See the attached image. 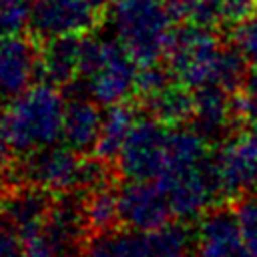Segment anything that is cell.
Segmentation results:
<instances>
[{
	"label": "cell",
	"mask_w": 257,
	"mask_h": 257,
	"mask_svg": "<svg viewBox=\"0 0 257 257\" xmlns=\"http://www.w3.org/2000/svg\"><path fill=\"white\" fill-rule=\"evenodd\" d=\"M169 128L149 112L139 116L118 153V171L128 181L157 179L167 163Z\"/></svg>",
	"instance_id": "cell-7"
},
{
	"label": "cell",
	"mask_w": 257,
	"mask_h": 257,
	"mask_svg": "<svg viewBox=\"0 0 257 257\" xmlns=\"http://www.w3.org/2000/svg\"><path fill=\"white\" fill-rule=\"evenodd\" d=\"M233 46L243 54L247 64L257 68V8L233 28Z\"/></svg>",
	"instance_id": "cell-24"
},
{
	"label": "cell",
	"mask_w": 257,
	"mask_h": 257,
	"mask_svg": "<svg viewBox=\"0 0 257 257\" xmlns=\"http://www.w3.org/2000/svg\"><path fill=\"white\" fill-rule=\"evenodd\" d=\"M139 118V114L126 106L124 102L120 104H112L108 106V110L104 112V120H102V128H100V137L98 143L94 147V157H98L104 163H112L118 159V153L135 124V120Z\"/></svg>",
	"instance_id": "cell-20"
},
{
	"label": "cell",
	"mask_w": 257,
	"mask_h": 257,
	"mask_svg": "<svg viewBox=\"0 0 257 257\" xmlns=\"http://www.w3.org/2000/svg\"><path fill=\"white\" fill-rule=\"evenodd\" d=\"M171 14L181 24L211 26L219 20L217 6L211 0H167Z\"/></svg>",
	"instance_id": "cell-22"
},
{
	"label": "cell",
	"mask_w": 257,
	"mask_h": 257,
	"mask_svg": "<svg viewBox=\"0 0 257 257\" xmlns=\"http://www.w3.org/2000/svg\"><path fill=\"white\" fill-rule=\"evenodd\" d=\"M86 2H90V4L100 12L102 8H106V6H108V2H110V0H86Z\"/></svg>",
	"instance_id": "cell-32"
},
{
	"label": "cell",
	"mask_w": 257,
	"mask_h": 257,
	"mask_svg": "<svg viewBox=\"0 0 257 257\" xmlns=\"http://www.w3.org/2000/svg\"><path fill=\"white\" fill-rule=\"evenodd\" d=\"M118 257H195V233L183 223L149 231H110Z\"/></svg>",
	"instance_id": "cell-8"
},
{
	"label": "cell",
	"mask_w": 257,
	"mask_h": 257,
	"mask_svg": "<svg viewBox=\"0 0 257 257\" xmlns=\"http://www.w3.org/2000/svg\"><path fill=\"white\" fill-rule=\"evenodd\" d=\"M147 100V112L161 120L167 126H179L187 120H193L195 112V92L191 94L189 86L177 82V84H165L157 92L145 96Z\"/></svg>",
	"instance_id": "cell-19"
},
{
	"label": "cell",
	"mask_w": 257,
	"mask_h": 257,
	"mask_svg": "<svg viewBox=\"0 0 257 257\" xmlns=\"http://www.w3.org/2000/svg\"><path fill=\"white\" fill-rule=\"evenodd\" d=\"M0 257H24L22 239L2 211H0Z\"/></svg>",
	"instance_id": "cell-29"
},
{
	"label": "cell",
	"mask_w": 257,
	"mask_h": 257,
	"mask_svg": "<svg viewBox=\"0 0 257 257\" xmlns=\"http://www.w3.org/2000/svg\"><path fill=\"white\" fill-rule=\"evenodd\" d=\"M12 145H10V139H8V131H6V124H4V116H0V171L8 165V159H10V153H12Z\"/></svg>",
	"instance_id": "cell-31"
},
{
	"label": "cell",
	"mask_w": 257,
	"mask_h": 257,
	"mask_svg": "<svg viewBox=\"0 0 257 257\" xmlns=\"http://www.w3.org/2000/svg\"><path fill=\"white\" fill-rule=\"evenodd\" d=\"M165 56L177 82L193 90L209 84L235 90L247 76L243 54L235 46H223L209 26L183 24L175 28Z\"/></svg>",
	"instance_id": "cell-1"
},
{
	"label": "cell",
	"mask_w": 257,
	"mask_h": 257,
	"mask_svg": "<svg viewBox=\"0 0 257 257\" xmlns=\"http://www.w3.org/2000/svg\"><path fill=\"white\" fill-rule=\"evenodd\" d=\"M237 116L235 98L229 96L227 88L209 84L195 90L193 126H197L209 141L223 139L233 128Z\"/></svg>",
	"instance_id": "cell-14"
},
{
	"label": "cell",
	"mask_w": 257,
	"mask_h": 257,
	"mask_svg": "<svg viewBox=\"0 0 257 257\" xmlns=\"http://www.w3.org/2000/svg\"><path fill=\"white\" fill-rule=\"evenodd\" d=\"M50 207H52L50 191H44L34 185L26 187V189L12 191L0 203V211L14 225L20 239L32 235L34 231H38L42 227Z\"/></svg>",
	"instance_id": "cell-17"
},
{
	"label": "cell",
	"mask_w": 257,
	"mask_h": 257,
	"mask_svg": "<svg viewBox=\"0 0 257 257\" xmlns=\"http://www.w3.org/2000/svg\"><path fill=\"white\" fill-rule=\"evenodd\" d=\"M157 181L167 193L173 215L181 221L205 215L211 209L213 201L219 197L211 173V161L201 167L163 173L161 177H157Z\"/></svg>",
	"instance_id": "cell-9"
},
{
	"label": "cell",
	"mask_w": 257,
	"mask_h": 257,
	"mask_svg": "<svg viewBox=\"0 0 257 257\" xmlns=\"http://www.w3.org/2000/svg\"><path fill=\"white\" fill-rule=\"evenodd\" d=\"M82 153L64 145H48L26 155L20 175L26 183L50 193H74L102 185L106 175V163L96 159H84Z\"/></svg>",
	"instance_id": "cell-5"
},
{
	"label": "cell",
	"mask_w": 257,
	"mask_h": 257,
	"mask_svg": "<svg viewBox=\"0 0 257 257\" xmlns=\"http://www.w3.org/2000/svg\"><path fill=\"white\" fill-rule=\"evenodd\" d=\"M38 72V52L34 46L18 36L0 38V102H10L22 94Z\"/></svg>",
	"instance_id": "cell-13"
},
{
	"label": "cell",
	"mask_w": 257,
	"mask_h": 257,
	"mask_svg": "<svg viewBox=\"0 0 257 257\" xmlns=\"http://www.w3.org/2000/svg\"><path fill=\"white\" fill-rule=\"evenodd\" d=\"M66 100L56 84L38 82L12 98L6 106L4 124L14 153L28 155L62 139Z\"/></svg>",
	"instance_id": "cell-2"
},
{
	"label": "cell",
	"mask_w": 257,
	"mask_h": 257,
	"mask_svg": "<svg viewBox=\"0 0 257 257\" xmlns=\"http://www.w3.org/2000/svg\"><path fill=\"white\" fill-rule=\"evenodd\" d=\"M137 64L116 38H82L80 76L72 84L100 106L120 104L137 90Z\"/></svg>",
	"instance_id": "cell-3"
},
{
	"label": "cell",
	"mask_w": 257,
	"mask_h": 257,
	"mask_svg": "<svg viewBox=\"0 0 257 257\" xmlns=\"http://www.w3.org/2000/svg\"><path fill=\"white\" fill-rule=\"evenodd\" d=\"M171 70L163 68L159 62H151V64H141L139 74H137V92L141 96H149L153 92H157L159 88H163L165 84H169Z\"/></svg>",
	"instance_id": "cell-26"
},
{
	"label": "cell",
	"mask_w": 257,
	"mask_h": 257,
	"mask_svg": "<svg viewBox=\"0 0 257 257\" xmlns=\"http://www.w3.org/2000/svg\"><path fill=\"white\" fill-rule=\"evenodd\" d=\"M100 104L92 100L86 94H72L66 100V112H64V131L62 139L68 147H72L78 153L94 151L104 114L98 108Z\"/></svg>",
	"instance_id": "cell-15"
},
{
	"label": "cell",
	"mask_w": 257,
	"mask_h": 257,
	"mask_svg": "<svg viewBox=\"0 0 257 257\" xmlns=\"http://www.w3.org/2000/svg\"><path fill=\"white\" fill-rule=\"evenodd\" d=\"M108 22L114 38L139 64L157 62L175 30L167 0H112Z\"/></svg>",
	"instance_id": "cell-4"
},
{
	"label": "cell",
	"mask_w": 257,
	"mask_h": 257,
	"mask_svg": "<svg viewBox=\"0 0 257 257\" xmlns=\"http://www.w3.org/2000/svg\"><path fill=\"white\" fill-rule=\"evenodd\" d=\"M98 10L86 0H30L32 32L44 40L80 36L94 26Z\"/></svg>",
	"instance_id": "cell-11"
},
{
	"label": "cell",
	"mask_w": 257,
	"mask_h": 257,
	"mask_svg": "<svg viewBox=\"0 0 257 257\" xmlns=\"http://www.w3.org/2000/svg\"><path fill=\"white\" fill-rule=\"evenodd\" d=\"M195 257H253L235 211L209 209L195 229Z\"/></svg>",
	"instance_id": "cell-12"
},
{
	"label": "cell",
	"mask_w": 257,
	"mask_h": 257,
	"mask_svg": "<svg viewBox=\"0 0 257 257\" xmlns=\"http://www.w3.org/2000/svg\"><path fill=\"white\" fill-rule=\"evenodd\" d=\"M243 239L247 243V249L253 257H257V191L249 193L241 199H237L235 209Z\"/></svg>",
	"instance_id": "cell-23"
},
{
	"label": "cell",
	"mask_w": 257,
	"mask_h": 257,
	"mask_svg": "<svg viewBox=\"0 0 257 257\" xmlns=\"http://www.w3.org/2000/svg\"><path fill=\"white\" fill-rule=\"evenodd\" d=\"M211 173L219 197L241 199L257 191V131L227 139L211 157Z\"/></svg>",
	"instance_id": "cell-6"
},
{
	"label": "cell",
	"mask_w": 257,
	"mask_h": 257,
	"mask_svg": "<svg viewBox=\"0 0 257 257\" xmlns=\"http://www.w3.org/2000/svg\"><path fill=\"white\" fill-rule=\"evenodd\" d=\"M217 6L219 20L237 24L255 10L257 0H211Z\"/></svg>",
	"instance_id": "cell-28"
},
{
	"label": "cell",
	"mask_w": 257,
	"mask_h": 257,
	"mask_svg": "<svg viewBox=\"0 0 257 257\" xmlns=\"http://www.w3.org/2000/svg\"><path fill=\"white\" fill-rule=\"evenodd\" d=\"M82 257H118L116 255V249L112 245V237L110 233H100L96 235L88 247L84 249V255Z\"/></svg>",
	"instance_id": "cell-30"
},
{
	"label": "cell",
	"mask_w": 257,
	"mask_h": 257,
	"mask_svg": "<svg viewBox=\"0 0 257 257\" xmlns=\"http://www.w3.org/2000/svg\"><path fill=\"white\" fill-rule=\"evenodd\" d=\"M118 215L126 229L149 231L171 221L173 209L157 179L128 181L118 191Z\"/></svg>",
	"instance_id": "cell-10"
},
{
	"label": "cell",
	"mask_w": 257,
	"mask_h": 257,
	"mask_svg": "<svg viewBox=\"0 0 257 257\" xmlns=\"http://www.w3.org/2000/svg\"><path fill=\"white\" fill-rule=\"evenodd\" d=\"M82 235L44 219L42 227L22 239L24 257H78Z\"/></svg>",
	"instance_id": "cell-18"
},
{
	"label": "cell",
	"mask_w": 257,
	"mask_h": 257,
	"mask_svg": "<svg viewBox=\"0 0 257 257\" xmlns=\"http://www.w3.org/2000/svg\"><path fill=\"white\" fill-rule=\"evenodd\" d=\"M30 22V0H0V34H18Z\"/></svg>",
	"instance_id": "cell-25"
},
{
	"label": "cell",
	"mask_w": 257,
	"mask_h": 257,
	"mask_svg": "<svg viewBox=\"0 0 257 257\" xmlns=\"http://www.w3.org/2000/svg\"><path fill=\"white\" fill-rule=\"evenodd\" d=\"M84 217L88 231L100 235L110 233L116 223H120L118 215V191L108 185H96L92 193L84 199Z\"/></svg>",
	"instance_id": "cell-21"
},
{
	"label": "cell",
	"mask_w": 257,
	"mask_h": 257,
	"mask_svg": "<svg viewBox=\"0 0 257 257\" xmlns=\"http://www.w3.org/2000/svg\"><path fill=\"white\" fill-rule=\"evenodd\" d=\"M80 64H82L80 36L48 38L38 54V72L46 78V82L56 86L72 84L80 76Z\"/></svg>",
	"instance_id": "cell-16"
},
{
	"label": "cell",
	"mask_w": 257,
	"mask_h": 257,
	"mask_svg": "<svg viewBox=\"0 0 257 257\" xmlns=\"http://www.w3.org/2000/svg\"><path fill=\"white\" fill-rule=\"evenodd\" d=\"M235 104L239 116L243 114L257 120V68L245 76L243 84L239 86V94L235 96Z\"/></svg>",
	"instance_id": "cell-27"
}]
</instances>
